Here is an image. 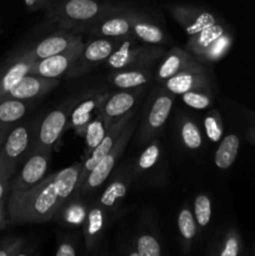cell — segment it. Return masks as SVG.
Listing matches in <instances>:
<instances>
[{"label":"cell","mask_w":255,"mask_h":256,"mask_svg":"<svg viewBox=\"0 0 255 256\" xmlns=\"http://www.w3.org/2000/svg\"><path fill=\"white\" fill-rule=\"evenodd\" d=\"M82 162L45 176L26 192H10L8 215L12 224L46 222L54 219L60 208L72 196Z\"/></svg>","instance_id":"1"},{"label":"cell","mask_w":255,"mask_h":256,"mask_svg":"<svg viewBox=\"0 0 255 256\" xmlns=\"http://www.w3.org/2000/svg\"><path fill=\"white\" fill-rule=\"evenodd\" d=\"M48 18L64 28H84L92 25L114 8L96 0H62L50 2Z\"/></svg>","instance_id":"2"},{"label":"cell","mask_w":255,"mask_h":256,"mask_svg":"<svg viewBox=\"0 0 255 256\" xmlns=\"http://www.w3.org/2000/svg\"><path fill=\"white\" fill-rule=\"evenodd\" d=\"M132 38H128L124 42L115 48L109 58L104 62V66L112 70L142 69L156 62L164 54V50L156 45L136 44Z\"/></svg>","instance_id":"3"},{"label":"cell","mask_w":255,"mask_h":256,"mask_svg":"<svg viewBox=\"0 0 255 256\" xmlns=\"http://www.w3.org/2000/svg\"><path fill=\"white\" fill-rule=\"evenodd\" d=\"M35 126L32 124H22L12 128L0 146V165L15 175L22 160L26 159L32 152Z\"/></svg>","instance_id":"4"},{"label":"cell","mask_w":255,"mask_h":256,"mask_svg":"<svg viewBox=\"0 0 255 256\" xmlns=\"http://www.w3.org/2000/svg\"><path fill=\"white\" fill-rule=\"evenodd\" d=\"M134 132H135V122L130 120L129 124L125 126V129L122 130V132L120 134L119 139H118L116 144L114 145V148L108 152V155H105V156L100 160L99 164H98L92 170V172L88 175L85 182H82V185L80 186L76 196L89 194V192L99 189V188L104 184L105 180H106L110 176V174H112L116 162L120 159V156L122 155L124 150L126 149L128 144H129V140L132 139Z\"/></svg>","instance_id":"5"},{"label":"cell","mask_w":255,"mask_h":256,"mask_svg":"<svg viewBox=\"0 0 255 256\" xmlns=\"http://www.w3.org/2000/svg\"><path fill=\"white\" fill-rule=\"evenodd\" d=\"M70 105L59 108L50 112L38 126V132H34L32 152L42 150V152H52L55 142L60 139L64 130L68 128L70 118Z\"/></svg>","instance_id":"6"},{"label":"cell","mask_w":255,"mask_h":256,"mask_svg":"<svg viewBox=\"0 0 255 256\" xmlns=\"http://www.w3.org/2000/svg\"><path fill=\"white\" fill-rule=\"evenodd\" d=\"M52 152L34 150L25 159L22 170L10 182V192H26L46 176Z\"/></svg>","instance_id":"7"},{"label":"cell","mask_w":255,"mask_h":256,"mask_svg":"<svg viewBox=\"0 0 255 256\" xmlns=\"http://www.w3.org/2000/svg\"><path fill=\"white\" fill-rule=\"evenodd\" d=\"M84 46L85 44L82 42V38H80L64 52L36 60L30 69V74L50 78V79H60L65 72L72 69L74 62L82 52Z\"/></svg>","instance_id":"8"},{"label":"cell","mask_w":255,"mask_h":256,"mask_svg":"<svg viewBox=\"0 0 255 256\" xmlns=\"http://www.w3.org/2000/svg\"><path fill=\"white\" fill-rule=\"evenodd\" d=\"M132 116H134V112H129V114L124 115V116H122L120 119H118L116 122L109 128V130H108L106 135H105L104 139L102 140V142H100L90 154L86 155L84 162H82V170H80L79 179H78L76 188H75V192L74 194H72V196H76L80 186H82V182H85L88 175H89L90 172H92V170L99 164L100 160H102L105 155H108V152L114 148L118 139H119L120 134H122V130L125 129V126L129 124V122L132 119Z\"/></svg>","instance_id":"9"},{"label":"cell","mask_w":255,"mask_h":256,"mask_svg":"<svg viewBox=\"0 0 255 256\" xmlns=\"http://www.w3.org/2000/svg\"><path fill=\"white\" fill-rule=\"evenodd\" d=\"M182 72H206V68L204 66V62H199L188 50L172 48L164 55L160 64L158 65L156 72H155V79L160 82H164L169 78Z\"/></svg>","instance_id":"10"},{"label":"cell","mask_w":255,"mask_h":256,"mask_svg":"<svg viewBox=\"0 0 255 256\" xmlns=\"http://www.w3.org/2000/svg\"><path fill=\"white\" fill-rule=\"evenodd\" d=\"M174 100L175 95L168 90L162 89L158 92L142 122V134H140L142 142L152 140L154 135L164 126L172 112Z\"/></svg>","instance_id":"11"},{"label":"cell","mask_w":255,"mask_h":256,"mask_svg":"<svg viewBox=\"0 0 255 256\" xmlns=\"http://www.w3.org/2000/svg\"><path fill=\"white\" fill-rule=\"evenodd\" d=\"M172 16L178 22V24L184 29L188 36L194 35L204 28L216 22V18L208 10L199 6L190 5H168Z\"/></svg>","instance_id":"12"},{"label":"cell","mask_w":255,"mask_h":256,"mask_svg":"<svg viewBox=\"0 0 255 256\" xmlns=\"http://www.w3.org/2000/svg\"><path fill=\"white\" fill-rule=\"evenodd\" d=\"M115 49V42L109 38H100L86 44L82 52L70 69V75H80L86 72L99 62H105Z\"/></svg>","instance_id":"13"},{"label":"cell","mask_w":255,"mask_h":256,"mask_svg":"<svg viewBox=\"0 0 255 256\" xmlns=\"http://www.w3.org/2000/svg\"><path fill=\"white\" fill-rule=\"evenodd\" d=\"M59 84V79L39 76L35 74H26L12 86L2 98H12L19 100H34L44 96Z\"/></svg>","instance_id":"14"},{"label":"cell","mask_w":255,"mask_h":256,"mask_svg":"<svg viewBox=\"0 0 255 256\" xmlns=\"http://www.w3.org/2000/svg\"><path fill=\"white\" fill-rule=\"evenodd\" d=\"M108 98H109L108 94L92 95L75 105L70 112V122H68V128L74 130L78 136L84 138L88 124L100 114V109Z\"/></svg>","instance_id":"15"},{"label":"cell","mask_w":255,"mask_h":256,"mask_svg":"<svg viewBox=\"0 0 255 256\" xmlns=\"http://www.w3.org/2000/svg\"><path fill=\"white\" fill-rule=\"evenodd\" d=\"M139 94L140 90H138V88L115 92L112 96L108 98L106 102L102 104L100 115L104 118L106 124L112 126L118 119L134 112L135 102L139 98Z\"/></svg>","instance_id":"16"},{"label":"cell","mask_w":255,"mask_h":256,"mask_svg":"<svg viewBox=\"0 0 255 256\" xmlns=\"http://www.w3.org/2000/svg\"><path fill=\"white\" fill-rule=\"evenodd\" d=\"M112 12L114 10L108 12L92 24V32L104 38H114V39L134 38L132 30V12H126L122 14L116 12L115 15H112Z\"/></svg>","instance_id":"17"},{"label":"cell","mask_w":255,"mask_h":256,"mask_svg":"<svg viewBox=\"0 0 255 256\" xmlns=\"http://www.w3.org/2000/svg\"><path fill=\"white\" fill-rule=\"evenodd\" d=\"M36 62L29 52L12 59L9 64L0 68V99L6 95L12 86L18 84L24 75L29 74L32 64Z\"/></svg>","instance_id":"18"},{"label":"cell","mask_w":255,"mask_h":256,"mask_svg":"<svg viewBox=\"0 0 255 256\" xmlns=\"http://www.w3.org/2000/svg\"><path fill=\"white\" fill-rule=\"evenodd\" d=\"M210 86L206 72H182L169 78L162 82V89L174 95H182L192 90L208 92Z\"/></svg>","instance_id":"19"},{"label":"cell","mask_w":255,"mask_h":256,"mask_svg":"<svg viewBox=\"0 0 255 256\" xmlns=\"http://www.w3.org/2000/svg\"><path fill=\"white\" fill-rule=\"evenodd\" d=\"M106 224V210L100 205L88 209L86 216L82 222V232H84L85 249L88 252H92L100 242L102 232Z\"/></svg>","instance_id":"20"},{"label":"cell","mask_w":255,"mask_h":256,"mask_svg":"<svg viewBox=\"0 0 255 256\" xmlns=\"http://www.w3.org/2000/svg\"><path fill=\"white\" fill-rule=\"evenodd\" d=\"M82 36L75 34V32H56V34H52L50 36L45 38L39 44L35 45L32 50H29V54L34 56L36 60L44 59V58L52 56V55H56L66 50L69 46H72Z\"/></svg>","instance_id":"21"},{"label":"cell","mask_w":255,"mask_h":256,"mask_svg":"<svg viewBox=\"0 0 255 256\" xmlns=\"http://www.w3.org/2000/svg\"><path fill=\"white\" fill-rule=\"evenodd\" d=\"M32 108V100H19L12 98L0 99V126L12 129V125L25 116Z\"/></svg>","instance_id":"22"},{"label":"cell","mask_w":255,"mask_h":256,"mask_svg":"<svg viewBox=\"0 0 255 256\" xmlns=\"http://www.w3.org/2000/svg\"><path fill=\"white\" fill-rule=\"evenodd\" d=\"M225 32V28L219 22L209 25L194 35H190L186 42V50L195 58L208 49L216 39Z\"/></svg>","instance_id":"23"},{"label":"cell","mask_w":255,"mask_h":256,"mask_svg":"<svg viewBox=\"0 0 255 256\" xmlns=\"http://www.w3.org/2000/svg\"><path fill=\"white\" fill-rule=\"evenodd\" d=\"M152 72L148 70V68H142V69L118 70L116 72H112L110 79L118 89L129 90L142 88V85L148 84L152 80Z\"/></svg>","instance_id":"24"},{"label":"cell","mask_w":255,"mask_h":256,"mask_svg":"<svg viewBox=\"0 0 255 256\" xmlns=\"http://www.w3.org/2000/svg\"><path fill=\"white\" fill-rule=\"evenodd\" d=\"M128 190H129V178H115L102 192V196L99 199V205L106 212L115 210L116 208H119L120 202L126 196Z\"/></svg>","instance_id":"25"},{"label":"cell","mask_w":255,"mask_h":256,"mask_svg":"<svg viewBox=\"0 0 255 256\" xmlns=\"http://www.w3.org/2000/svg\"><path fill=\"white\" fill-rule=\"evenodd\" d=\"M132 30L135 39L142 40L145 44L159 45L165 42L164 32L158 25L138 16L134 12L132 18Z\"/></svg>","instance_id":"26"},{"label":"cell","mask_w":255,"mask_h":256,"mask_svg":"<svg viewBox=\"0 0 255 256\" xmlns=\"http://www.w3.org/2000/svg\"><path fill=\"white\" fill-rule=\"evenodd\" d=\"M239 150V138L234 134L225 136L220 142L216 152H215L214 162L219 169H228L235 162Z\"/></svg>","instance_id":"27"},{"label":"cell","mask_w":255,"mask_h":256,"mask_svg":"<svg viewBox=\"0 0 255 256\" xmlns=\"http://www.w3.org/2000/svg\"><path fill=\"white\" fill-rule=\"evenodd\" d=\"M109 125L104 120L102 115L95 116L92 122L88 124L86 130H85V156L92 152L98 145L102 142L104 136L106 135L108 130H109Z\"/></svg>","instance_id":"28"},{"label":"cell","mask_w":255,"mask_h":256,"mask_svg":"<svg viewBox=\"0 0 255 256\" xmlns=\"http://www.w3.org/2000/svg\"><path fill=\"white\" fill-rule=\"evenodd\" d=\"M59 222L69 228L82 226L85 216H86L88 208L82 202H78V199L68 202V205H62L60 208Z\"/></svg>","instance_id":"29"},{"label":"cell","mask_w":255,"mask_h":256,"mask_svg":"<svg viewBox=\"0 0 255 256\" xmlns=\"http://www.w3.org/2000/svg\"><path fill=\"white\" fill-rule=\"evenodd\" d=\"M178 228H179V232L182 235V242L189 248L192 245V242L194 240L195 235H196L198 222L195 220L194 212L188 206L182 208L180 210L179 215H178Z\"/></svg>","instance_id":"30"},{"label":"cell","mask_w":255,"mask_h":256,"mask_svg":"<svg viewBox=\"0 0 255 256\" xmlns=\"http://www.w3.org/2000/svg\"><path fill=\"white\" fill-rule=\"evenodd\" d=\"M230 46H232V36L228 35L226 32H224V34H222L219 39L215 40L205 52H202V54L198 55L196 59L202 62H218V60L222 59V56H225V54L229 52Z\"/></svg>","instance_id":"31"},{"label":"cell","mask_w":255,"mask_h":256,"mask_svg":"<svg viewBox=\"0 0 255 256\" xmlns=\"http://www.w3.org/2000/svg\"><path fill=\"white\" fill-rule=\"evenodd\" d=\"M180 139L185 148L190 150H198L202 144L200 129L192 120L188 118H182L180 122Z\"/></svg>","instance_id":"32"},{"label":"cell","mask_w":255,"mask_h":256,"mask_svg":"<svg viewBox=\"0 0 255 256\" xmlns=\"http://www.w3.org/2000/svg\"><path fill=\"white\" fill-rule=\"evenodd\" d=\"M160 158V142L158 139H152L150 144L142 150L139 159L136 160V164L134 166L135 172H144L146 170L155 166Z\"/></svg>","instance_id":"33"},{"label":"cell","mask_w":255,"mask_h":256,"mask_svg":"<svg viewBox=\"0 0 255 256\" xmlns=\"http://www.w3.org/2000/svg\"><path fill=\"white\" fill-rule=\"evenodd\" d=\"M132 255L138 256H160L162 248L159 242L150 234H142L135 239L134 252Z\"/></svg>","instance_id":"34"},{"label":"cell","mask_w":255,"mask_h":256,"mask_svg":"<svg viewBox=\"0 0 255 256\" xmlns=\"http://www.w3.org/2000/svg\"><path fill=\"white\" fill-rule=\"evenodd\" d=\"M194 216L200 228H205L212 219V202L205 194L196 195L194 200Z\"/></svg>","instance_id":"35"},{"label":"cell","mask_w":255,"mask_h":256,"mask_svg":"<svg viewBox=\"0 0 255 256\" xmlns=\"http://www.w3.org/2000/svg\"><path fill=\"white\" fill-rule=\"evenodd\" d=\"M204 128L206 136L210 142H218L222 138V116L216 110H212L204 118Z\"/></svg>","instance_id":"36"},{"label":"cell","mask_w":255,"mask_h":256,"mask_svg":"<svg viewBox=\"0 0 255 256\" xmlns=\"http://www.w3.org/2000/svg\"><path fill=\"white\" fill-rule=\"evenodd\" d=\"M182 99L188 106L198 110L208 109L212 102V95L208 94L206 92H202V90H192V92H184L182 95Z\"/></svg>","instance_id":"37"},{"label":"cell","mask_w":255,"mask_h":256,"mask_svg":"<svg viewBox=\"0 0 255 256\" xmlns=\"http://www.w3.org/2000/svg\"><path fill=\"white\" fill-rule=\"evenodd\" d=\"M25 242L22 238H6L0 242V256L22 255Z\"/></svg>","instance_id":"38"},{"label":"cell","mask_w":255,"mask_h":256,"mask_svg":"<svg viewBox=\"0 0 255 256\" xmlns=\"http://www.w3.org/2000/svg\"><path fill=\"white\" fill-rule=\"evenodd\" d=\"M220 256H236L239 254V239L235 234H229L222 244V250L218 252Z\"/></svg>","instance_id":"39"},{"label":"cell","mask_w":255,"mask_h":256,"mask_svg":"<svg viewBox=\"0 0 255 256\" xmlns=\"http://www.w3.org/2000/svg\"><path fill=\"white\" fill-rule=\"evenodd\" d=\"M12 176L10 172H8L4 168L0 165V202L5 199L8 192H10V182H12Z\"/></svg>","instance_id":"40"},{"label":"cell","mask_w":255,"mask_h":256,"mask_svg":"<svg viewBox=\"0 0 255 256\" xmlns=\"http://www.w3.org/2000/svg\"><path fill=\"white\" fill-rule=\"evenodd\" d=\"M56 256H75L76 255V249H75L74 244L70 242L69 239L60 240L58 249L55 252Z\"/></svg>","instance_id":"41"},{"label":"cell","mask_w":255,"mask_h":256,"mask_svg":"<svg viewBox=\"0 0 255 256\" xmlns=\"http://www.w3.org/2000/svg\"><path fill=\"white\" fill-rule=\"evenodd\" d=\"M24 2L29 9L35 10V9H39V8H42V6H48V5H49L52 0H24Z\"/></svg>","instance_id":"42"},{"label":"cell","mask_w":255,"mask_h":256,"mask_svg":"<svg viewBox=\"0 0 255 256\" xmlns=\"http://www.w3.org/2000/svg\"><path fill=\"white\" fill-rule=\"evenodd\" d=\"M5 222V199L0 202V228L4 225Z\"/></svg>","instance_id":"43"},{"label":"cell","mask_w":255,"mask_h":256,"mask_svg":"<svg viewBox=\"0 0 255 256\" xmlns=\"http://www.w3.org/2000/svg\"><path fill=\"white\" fill-rule=\"evenodd\" d=\"M10 129H6V128H2L0 126V146L2 145V142H4L5 138H6V135L9 134Z\"/></svg>","instance_id":"44"}]
</instances>
